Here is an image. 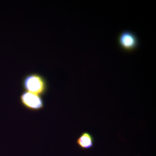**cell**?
Returning a JSON list of instances; mask_svg holds the SVG:
<instances>
[{
    "label": "cell",
    "mask_w": 156,
    "mask_h": 156,
    "mask_svg": "<svg viewBox=\"0 0 156 156\" xmlns=\"http://www.w3.org/2000/svg\"><path fill=\"white\" fill-rule=\"evenodd\" d=\"M22 87L24 91L42 96L48 91L47 80L41 75L32 73L25 76L22 80Z\"/></svg>",
    "instance_id": "cell-1"
},
{
    "label": "cell",
    "mask_w": 156,
    "mask_h": 156,
    "mask_svg": "<svg viewBox=\"0 0 156 156\" xmlns=\"http://www.w3.org/2000/svg\"><path fill=\"white\" fill-rule=\"evenodd\" d=\"M20 102L23 106L32 111H37L44 106V100L42 96L24 91L20 97Z\"/></svg>",
    "instance_id": "cell-3"
},
{
    "label": "cell",
    "mask_w": 156,
    "mask_h": 156,
    "mask_svg": "<svg viewBox=\"0 0 156 156\" xmlns=\"http://www.w3.org/2000/svg\"><path fill=\"white\" fill-rule=\"evenodd\" d=\"M95 142L94 136L87 131H84L76 140V143L79 147L84 150L90 149L93 147Z\"/></svg>",
    "instance_id": "cell-4"
},
{
    "label": "cell",
    "mask_w": 156,
    "mask_h": 156,
    "mask_svg": "<svg viewBox=\"0 0 156 156\" xmlns=\"http://www.w3.org/2000/svg\"><path fill=\"white\" fill-rule=\"evenodd\" d=\"M118 44L121 49L126 52L136 50L139 46V40L134 33L131 31H123L119 34L117 38Z\"/></svg>",
    "instance_id": "cell-2"
}]
</instances>
